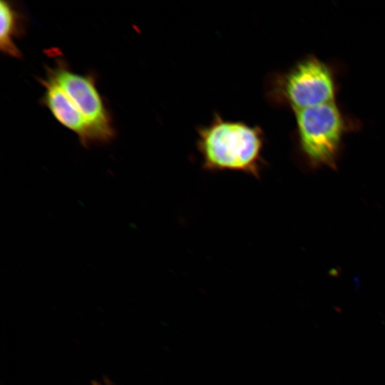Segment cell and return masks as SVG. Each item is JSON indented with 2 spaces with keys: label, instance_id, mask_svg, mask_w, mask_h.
<instances>
[{
  "label": "cell",
  "instance_id": "1",
  "mask_svg": "<svg viewBox=\"0 0 385 385\" xmlns=\"http://www.w3.org/2000/svg\"><path fill=\"white\" fill-rule=\"evenodd\" d=\"M197 149L207 171H236L260 178L265 165L263 130L242 121L224 119L215 113L197 129Z\"/></svg>",
  "mask_w": 385,
  "mask_h": 385
},
{
  "label": "cell",
  "instance_id": "2",
  "mask_svg": "<svg viewBox=\"0 0 385 385\" xmlns=\"http://www.w3.org/2000/svg\"><path fill=\"white\" fill-rule=\"evenodd\" d=\"M336 82L329 66L309 56L284 72L272 74L267 83V96L275 105L293 111L334 101Z\"/></svg>",
  "mask_w": 385,
  "mask_h": 385
},
{
  "label": "cell",
  "instance_id": "3",
  "mask_svg": "<svg viewBox=\"0 0 385 385\" xmlns=\"http://www.w3.org/2000/svg\"><path fill=\"white\" fill-rule=\"evenodd\" d=\"M299 150L312 166L336 165L349 123L335 101L294 111Z\"/></svg>",
  "mask_w": 385,
  "mask_h": 385
},
{
  "label": "cell",
  "instance_id": "4",
  "mask_svg": "<svg viewBox=\"0 0 385 385\" xmlns=\"http://www.w3.org/2000/svg\"><path fill=\"white\" fill-rule=\"evenodd\" d=\"M60 88L79 110L92 129L96 143H108L114 137L111 119L94 79L71 71L63 63L48 69Z\"/></svg>",
  "mask_w": 385,
  "mask_h": 385
},
{
  "label": "cell",
  "instance_id": "5",
  "mask_svg": "<svg viewBox=\"0 0 385 385\" xmlns=\"http://www.w3.org/2000/svg\"><path fill=\"white\" fill-rule=\"evenodd\" d=\"M42 83L45 87L42 103L56 119L74 132L83 146L88 147L96 143L93 132L86 118L54 79L48 75Z\"/></svg>",
  "mask_w": 385,
  "mask_h": 385
},
{
  "label": "cell",
  "instance_id": "6",
  "mask_svg": "<svg viewBox=\"0 0 385 385\" xmlns=\"http://www.w3.org/2000/svg\"><path fill=\"white\" fill-rule=\"evenodd\" d=\"M0 48L4 54L21 58L22 54L14 41L22 33V17L19 12L6 1L0 2Z\"/></svg>",
  "mask_w": 385,
  "mask_h": 385
},
{
  "label": "cell",
  "instance_id": "7",
  "mask_svg": "<svg viewBox=\"0 0 385 385\" xmlns=\"http://www.w3.org/2000/svg\"><path fill=\"white\" fill-rule=\"evenodd\" d=\"M91 385H114L113 383L108 378L105 377L103 381H93Z\"/></svg>",
  "mask_w": 385,
  "mask_h": 385
}]
</instances>
